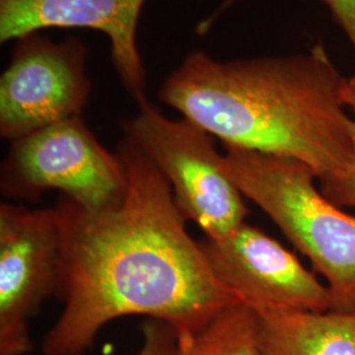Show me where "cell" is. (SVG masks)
I'll list each match as a JSON object with an SVG mask.
<instances>
[{"mask_svg": "<svg viewBox=\"0 0 355 355\" xmlns=\"http://www.w3.org/2000/svg\"><path fill=\"white\" fill-rule=\"evenodd\" d=\"M116 152L128 177L120 203L89 211L60 195L54 207L64 309L42 340L45 355H83L108 322L128 316L165 321L182 343L241 303L207 265L161 171L124 137Z\"/></svg>", "mask_w": 355, "mask_h": 355, "instance_id": "1", "label": "cell"}, {"mask_svg": "<svg viewBox=\"0 0 355 355\" xmlns=\"http://www.w3.org/2000/svg\"><path fill=\"white\" fill-rule=\"evenodd\" d=\"M347 92L349 78L318 44L303 54L233 61L192 51L158 99L224 145L309 166L327 193L354 173Z\"/></svg>", "mask_w": 355, "mask_h": 355, "instance_id": "2", "label": "cell"}, {"mask_svg": "<svg viewBox=\"0 0 355 355\" xmlns=\"http://www.w3.org/2000/svg\"><path fill=\"white\" fill-rule=\"evenodd\" d=\"M223 166L329 287L334 311H355V215L330 202L303 162L224 145Z\"/></svg>", "mask_w": 355, "mask_h": 355, "instance_id": "3", "label": "cell"}, {"mask_svg": "<svg viewBox=\"0 0 355 355\" xmlns=\"http://www.w3.org/2000/svg\"><path fill=\"white\" fill-rule=\"evenodd\" d=\"M137 107L121 121L123 137L166 178L183 217L208 239L225 237L246 223L245 196L227 174L215 137L184 117H167L149 101Z\"/></svg>", "mask_w": 355, "mask_h": 355, "instance_id": "4", "label": "cell"}, {"mask_svg": "<svg viewBox=\"0 0 355 355\" xmlns=\"http://www.w3.org/2000/svg\"><path fill=\"white\" fill-rule=\"evenodd\" d=\"M127 189L121 158L96 139L82 116L12 141L0 170L1 193L29 203L58 191L79 207L98 211L120 203Z\"/></svg>", "mask_w": 355, "mask_h": 355, "instance_id": "5", "label": "cell"}, {"mask_svg": "<svg viewBox=\"0 0 355 355\" xmlns=\"http://www.w3.org/2000/svg\"><path fill=\"white\" fill-rule=\"evenodd\" d=\"M87 57V46L76 36L55 42L36 32L16 40L0 76V137L12 142L82 116L92 89Z\"/></svg>", "mask_w": 355, "mask_h": 355, "instance_id": "6", "label": "cell"}, {"mask_svg": "<svg viewBox=\"0 0 355 355\" xmlns=\"http://www.w3.org/2000/svg\"><path fill=\"white\" fill-rule=\"evenodd\" d=\"M62 237L55 208L0 204V355L33 350L31 320L61 286Z\"/></svg>", "mask_w": 355, "mask_h": 355, "instance_id": "7", "label": "cell"}, {"mask_svg": "<svg viewBox=\"0 0 355 355\" xmlns=\"http://www.w3.org/2000/svg\"><path fill=\"white\" fill-rule=\"evenodd\" d=\"M199 243L216 279L254 309L334 311L329 287L248 221L225 237H205Z\"/></svg>", "mask_w": 355, "mask_h": 355, "instance_id": "8", "label": "cell"}, {"mask_svg": "<svg viewBox=\"0 0 355 355\" xmlns=\"http://www.w3.org/2000/svg\"><path fill=\"white\" fill-rule=\"evenodd\" d=\"M146 0H0V42L49 28H87L110 40L116 73L133 101H148L137 24Z\"/></svg>", "mask_w": 355, "mask_h": 355, "instance_id": "9", "label": "cell"}, {"mask_svg": "<svg viewBox=\"0 0 355 355\" xmlns=\"http://www.w3.org/2000/svg\"><path fill=\"white\" fill-rule=\"evenodd\" d=\"M254 311L261 355H355V311Z\"/></svg>", "mask_w": 355, "mask_h": 355, "instance_id": "10", "label": "cell"}, {"mask_svg": "<svg viewBox=\"0 0 355 355\" xmlns=\"http://www.w3.org/2000/svg\"><path fill=\"white\" fill-rule=\"evenodd\" d=\"M177 355H261L257 312L242 302L229 305L203 329L178 343Z\"/></svg>", "mask_w": 355, "mask_h": 355, "instance_id": "11", "label": "cell"}, {"mask_svg": "<svg viewBox=\"0 0 355 355\" xmlns=\"http://www.w3.org/2000/svg\"><path fill=\"white\" fill-rule=\"evenodd\" d=\"M239 0H223V3L216 8L208 17L199 23L196 32L199 35H205L215 26L216 21L221 15L230 10ZM329 7L331 15L334 16L338 26H341L346 36L350 40L355 51V0H322ZM355 76V73H354Z\"/></svg>", "mask_w": 355, "mask_h": 355, "instance_id": "12", "label": "cell"}, {"mask_svg": "<svg viewBox=\"0 0 355 355\" xmlns=\"http://www.w3.org/2000/svg\"><path fill=\"white\" fill-rule=\"evenodd\" d=\"M140 330L142 343L136 355H177V333L167 322L145 318Z\"/></svg>", "mask_w": 355, "mask_h": 355, "instance_id": "13", "label": "cell"}, {"mask_svg": "<svg viewBox=\"0 0 355 355\" xmlns=\"http://www.w3.org/2000/svg\"><path fill=\"white\" fill-rule=\"evenodd\" d=\"M347 104L350 112L354 119V146H355V82L349 78V92H347ZM330 202L337 204L338 207H354L355 208V168L352 178L334 190L324 193Z\"/></svg>", "mask_w": 355, "mask_h": 355, "instance_id": "14", "label": "cell"}]
</instances>
